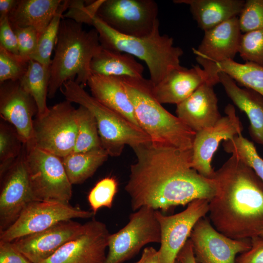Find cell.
<instances>
[{"label": "cell", "instance_id": "obj_1", "mask_svg": "<svg viewBox=\"0 0 263 263\" xmlns=\"http://www.w3.org/2000/svg\"><path fill=\"white\" fill-rule=\"evenodd\" d=\"M136 160L130 167L125 190L133 211L146 207L166 212L216 192L212 179L192 168V150L150 142L132 148Z\"/></svg>", "mask_w": 263, "mask_h": 263}, {"label": "cell", "instance_id": "obj_2", "mask_svg": "<svg viewBox=\"0 0 263 263\" xmlns=\"http://www.w3.org/2000/svg\"><path fill=\"white\" fill-rule=\"evenodd\" d=\"M211 179L216 192L208 218L213 227L235 240L258 236L263 230V182L252 169L231 154Z\"/></svg>", "mask_w": 263, "mask_h": 263}, {"label": "cell", "instance_id": "obj_3", "mask_svg": "<svg viewBox=\"0 0 263 263\" xmlns=\"http://www.w3.org/2000/svg\"><path fill=\"white\" fill-rule=\"evenodd\" d=\"M100 47L98 34L94 28L87 31L81 23L63 18L50 67L48 97H54L69 80L83 87L86 86L92 75V60Z\"/></svg>", "mask_w": 263, "mask_h": 263}, {"label": "cell", "instance_id": "obj_4", "mask_svg": "<svg viewBox=\"0 0 263 263\" xmlns=\"http://www.w3.org/2000/svg\"><path fill=\"white\" fill-rule=\"evenodd\" d=\"M89 24L97 31L103 48L127 53L144 61L153 85L161 82L173 70L182 67L180 62L184 53L182 49L174 46L172 37L160 34L159 21L150 34L143 37L121 34L96 15L91 18Z\"/></svg>", "mask_w": 263, "mask_h": 263}, {"label": "cell", "instance_id": "obj_5", "mask_svg": "<svg viewBox=\"0 0 263 263\" xmlns=\"http://www.w3.org/2000/svg\"><path fill=\"white\" fill-rule=\"evenodd\" d=\"M121 78L140 127L151 142L192 149L195 132L162 106L153 94L150 80L143 77Z\"/></svg>", "mask_w": 263, "mask_h": 263}, {"label": "cell", "instance_id": "obj_6", "mask_svg": "<svg viewBox=\"0 0 263 263\" xmlns=\"http://www.w3.org/2000/svg\"><path fill=\"white\" fill-rule=\"evenodd\" d=\"M59 90L66 100L84 106L93 114L102 148L109 156H119L127 145L132 148L151 142L141 129L100 103L74 81L66 82Z\"/></svg>", "mask_w": 263, "mask_h": 263}, {"label": "cell", "instance_id": "obj_7", "mask_svg": "<svg viewBox=\"0 0 263 263\" xmlns=\"http://www.w3.org/2000/svg\"><path fill=\"white\" fill-rule=\"evenodd\" d=\"M23 153L35 201L69 203L72 185L62 159L30 143L24 144Z\"/></svg>", "mask_w": 263, "mask_h": 263}, {"label": "cell", "instance_id": "obj_8", "mask_svg": "<svg viewBox=\"0 0 263 263\" xmlns=\"http://www.w3.org/2000/svg\"><path fill=\"white\" fill-rule=\"evenodd\" d=\"M77 133L76 109L66 100L36 116L29 143L62 158L73 151Z\"/></svg>", "mask_w": 263, "mask_h": 263}, {"label": "cell", "instance_id": "obj_9", "mask_svg": "<svg viewBox=\"0 0 263 263\" xmlns=\"http://www.w3.org/2000/svg\"><path fill=\"white\" fill-rule=\"evenodd\" d=\"M155 211L144 207L133 211L125 226L110 234L109 251L104 263H123L135 255L144 245L160 243L161 230Z\"/></svg>", "mask_w": 263, "mask_h": 263}, {"label": "cell", "instance_id": "obj_10", "mask_svg": "<svg viewBox=\"0 0 263 263\" xmlns=\"http://www.w3.org/2000/svg\"><path fill=\"white\" fill-rule=\"evenodd\" d=\"M158 6L153 0H102L96 15L116 32L128 36L150 34L156 23Z\"/></svg>", "mask_w": 263, "mask_h": 263}, {"label": "cell", "instance_id": "obj_11", "mask_svg": "<svg viewBox=\"0 0 263 263\" xmlns=\"http://www.w3.org/2000/svg\"><path fill=\"white\" fill-rule=\"evenodd\" d=\"M94 215L92 211L73 207L69 203L33 201L26 206L11 226L0 232V240L12 242L44 230L61 222L74 218L87 219Z\"/></svg>", "mask_w": 263, "mask_h": 263}, {"label": "cell", "instance_id": "obj_12", "mask_svg": "<svg viewBox=\"0 0 263 263\" xmlns=\"http://www.w3.org/2000/svg\"><path fill=\"white\" fill-rule=\"evenodd\" d=\"M197 48H193L196 61L202 66L207 83L214 86L219 83L215 72L216 63L233 59L239 52L242 36L238 17L233 18L206 30Z\"/></svg>", "mask_w": 263, "mask_h": 263}, {"label": "cell", "instance_id": "obj_13", "mask_svg": "<svg viewBox=\"0 0 263 263\" xmlns=\"http://www.w3.org/2000/svg\"><path fill=\"white\" fill-rule=\"evenodd\" d=\"M208 202L207 199L194 200L184 210L170 216L156 210L161 230V245L158 250L160 263H175L194 225L208 213Z\"/></svg>", "mask_w": 263, "mask_h": 263}, {"label": "cell", "instance_id": "obj_14", "mask_svg": "<svg viewBox=\"0 0 263 263\" xmlns=\"http://www.w3.org/2000/svg\"><path fill=\"white\" fill-rule=\"evenodd\" d=\"M189 240L197 263H236L237 254L251 247L250 239L230 238L217 231L206 217L195 224Z\"/></svg>", "mask_w": 263, "mask_h": 263}, {"label": "cell", "instance_id": "obj_15", "mask_svg": "<svg viewBox=\"0 0 263 263\" xmlns=\"http://www.w3.org/2000/svg\"><path fill=\"white\" fill-rule=\"evenodd\" d=\"M111 233L106 225L93 219L81 231L41 263H104Z\"/></svg>", "mask_w": 263, "mask_h": 263}, {"label": "cell", "instance_id": "obj_16", "mask_svg": "<svg viewBox=\"0 0 263 263\" xmlns=\"http://www.w3.org/2000/svg\"><path fill=\"white\" fill-rule=\"evenodd\" d=\"M222 116L212 127L195 133L192 145V168L202 176L211 179L215 170L212 167L213 156L222 141L242 134L243 126L234 107L228 104Z\"/></svg>", "mask_w": 263, "mask_h": 263}, {"label": "cell", "instance_id": "obj_17", "mask_svg": "<svg viewBox=\"0 0 263 263\" xmlns=\"http://www.w3.org/2000/svg\"><path fill=\"white\" fill-rule=\"evenodd\" d=\"M0 232L11 226L26 206L35 201L21 154L0 177Z\"/></svg>", "mask_w": 263, "mask_h": 263}, {"label": "cell", "instance_id": "obj_18", "mask_svg": "<svg viewBox=\"0 0 263 263\" xmlns=\"http://www.w3.org/2000/svg\"><path fill=\"white\" fill-rule=\"evenodd\" d=\"M37 113L35 101L19 80L0 83V117L14 127L24 144L32 140L33 116Z\"/></svg>", "mask_w": 263, "mask_h": 263}, {"label": "cell", "instance_id": "obj_19", "mask_svg": "<svg viewBox=\"0 0 263 263\" xmlns=\"http://www.w3.org/2000/svg\"><path fill=\"white\" fill-rule=\"evenodd\" d=\"M83 224L72 221L58 223L42 231L19 238L15 247L32 263H41L76 236Z\"/></svg>", "mask_w": 263, "mask_h": 263}, {"label": "cell", "instance_id": "obj_20", "mask_svg": "<svg viewBox=\"0 0 263 263\" xmlns=\"http://www.w3.org/2000/svg\"><path fill=\"white\" fill-rule=\"evenodd\" d=\"M176 116L195 133L214 125L222 117L213 86L206 82L176 105Z\"/></svg>", "mask_w": 263, "mask_h": 263}, {"label": "cell", "instance_id": "obj_21", "mask_svg": "<svg viewBox=\"0 0 263 263\" xmlns=\"http://www.w3.org/2000/svg\"><path fill=\"white\" fill-rule=\"evenodd\" d=\"M207 80L205 72L199 65L190 69L182 67L172 71L157 84H152V92L161 104L177 105Z\"/></svg>", "mask_w": 263, "mask_h": 263}, {"label": "cell", "instance_id": "obj_22", "mask_svg": "<svg viewBox=\"0 0 263 263\" xmlns=\"http://www.w3.org/2000/svg\"><path fill=\"white\" fill-rule=\"evenodd\" d=\"M218 76L228 97L247 116L251 138L263 147V96L252 90L239 87L224 72H220Z\"/></svg>", "mask_w": 263, "mask_h": 263}, {"label": "cell", "instance_id": "obj_23", "mask_svg": "<svg viewBox=\"0 0 263 263\" xmlns=\"http://www.w3.org/2000/svg\"><path fill=\"white\" fill-rule=\"evenodd\" d=\"M87 85L98 102L141 129L121 77L92 74Z\"/></svg>", "mask_w": 263, "mask_h": 263}, {"label": "cell", "instance_id": "obj_24", "mask_svg": "<svg viewBox=\"0 0 263 263\" xmlns=\"http://www.w3.org/2000/svg\"><path fill=\"white\" fill-rule=\"evenodd\" d=\"M188 5L198 26L204 31L239 15L244 0H174Z\"/></svg>", "mask_w": 263, "mask_h": 263}, {"label": "cell", "instance_id": "obj_25", "mask_svg": "<svg viewBox=\"0 0 263 263\" xmlns=\"http://www.w3.org/2000/svg\"><path fill=\"white\" fill-rule=\"evenodd\" d=\"M61 0H18L8 15L12 28L31 27L40 35L48 26Z\"/></svg>", "mask_w": 263, "mask_h": 263}, {"label": "cell", "instance_id": "obj_26", "mask_svg": "<svg viewBox=\"0 0 263 263\" xmlns=\"http://www.w3.org/2000/svg\"><path fill=\"white\" fill-rule=\"evenodd\" d=\"M90 69L93 75L132 78L142 77L144 70L133 56L101 46L92 60Z\"/></svg>", "mask_w": 263, "mask_h": 263}, {"label": "cell", "instance_id": "obj_27", "mask_svg": "<svg viewBox=\"0 0 263 263\" xmlns=\"http://www.w3.org/2000/svg\"><path fill=\"white\" fill-rule=\"evenodd\" d=\"M108 156L102 148L85 152H72L61 159L70 183L75 185L93 176Z\"/></svg>", "mask_w": 263, "mask_h": 263}, {"label": "cell", "instance_id": "obj_28", "mask_svg": "<svg viewBox=\"0 0 263 263\" xmlns=\"http://www.w3.org/2000/svg\"><path fill=\"white\" fill-rule=\"evenodd\" d=\"M50 67L31 59L26 73L19 80L21 87L36 102L38 109L36 116L41 115L49 110L46 99L50 80Z\"/></svg>", "mask_w": 263, "mask_h": 263}, {"label": "cell", "instance_id": "obj_29", "mask_svg": "<svg viewBox=\"0 0 263 263\" xmlns=\"http://www.w3.org/2000/svg\"><path fill=\"white\" fill-rule=\"evenodd\" d=\"M217 75L224 72L236 82L263 96V67L253 63H240L233 59L217 63L215 66Z\"/></svg>", "mask_w": 263, "mask_h": 263}, {"label": "cell", "instance_id": "obj_30", "mask_svg": "<svg viewBox=\"0 0 263 263\" xmlns=\"http://www.w3.org/2000/svg\"><path fill=\"white\" fill-rule=\"evenodd\" d=\"M77 133L72 152H85L102 148L97 124L93 114L79 105L76 109Z\"/></svg>", "mask_w": 263, "mask_h": 263}, {"label": "cell", "instance_id": "obj_31", "mask_svg": "<svg viewBox=\"0 0 263 263\" xmlns=\"http://www.w3.org/2000/svg\"><path fill=\"white\" fill-rule=\"evenodd\" d=\"M70 0H62L53 19L40 35L35 53L31 59L50 66L53 50L55 49L63 13L69 7Z\"/></svg>", "mask_w": 263, "mask_h": 263}, {"label": "cell", "instance_id": "obj_32", "mask_svg": "<svg viewBox=\"0 0 263 263\" xmlns=\"http://www.w3.org/2000/svg\"><path fill=\"white\" fill-rule=\"evenodd\" d=\"M24 144L14 127L1 120L0 123V176L21 154Z\"/></svg>", "mask_w": 263, "mask_h": 263}, {"label": "cell", "instance_id": "obj_33", "mask_svg": "<svg viewBox=\"0 0 263 263\" xmlns=\"http://www.w3.org/2000/svg\"><path fill=\"white\" fill-rule=\"evenodd\" d=\"M223 146L225 152L235 155L251 168L263 182V159L252 142L242 134L224 141Z\"/></svg>", "mask_w": 263, "mask_h": 263}, {"label": "cell", "instance_id": "obj_34", "mask_svg": "<svg viewBox=\"0 0 263 263\" xmlns=\"http://www.w3.org/2000/svg\"><path fill=\"white\" fill-rule=\"evenodd\" d=\"M117 186L115 178L107 177L98 181L91 190L88 200L94 214L102 207H112Z\"/></svg>", "mask_w": 263, "mask_h": 263}, {"label": "cell", "instance_id": "obj_35", "mask_svg": "<svg viewBox=\"0 0 263 263\" xmlns=\"http://www.w3.org/2000/svg\"><path fill=\"white\" fill-rule=\"evenodd\" d=\"M238 53L246 62L263 67V28L242 34Z\"/></svg>", "mask_w": 263, "mask_h": 263}, {"label": "cell", "instance_id": "obj_36", "mask_svg": "<svg viewBox=\"0 0 263 263\" xmlns=\"http://www.w3.org/2000/svg\"><path fill=\"white\" fill-rule=\"evenodd\" d=\"M29 61L0 46V83L20 80L27 70Z\"/></svg>", "mask_w": 263, "mask_h": 263}, {"label": "cell", "instance_id": "obj_37", "mask_svg": "<svg viewBox=\"0 0 263 263\" xmlns=\"http://www.w3.org/2000/svg\"><path fill=\"white\" fill-rule=\"evenodd\" d=\"M239 16V24L242 33L263 29V0H245Z\"/></svg>", "mask_w": 263, "mask_h": 263}, {"label": "cell", "instance_id": "obj_38", "mask_svg": "<svg viewBox=\"0 0 263 263\" xmlns=\"http://www.w3.org/2000/svg\"><path fill=\"white\" fill-rule=\"evenodd\" d=\"M17 38L19 56L27 60H31L35 53L40 35L31 27L13 28Z\"/></svg>", "mask_w": 263, "mask_h": 263}, {"label": "cell", "instance_id": "obj_39", "mask_svg": "<svg viewBox=\"0 0 263 263\" xmlns=\"http://www.w3.org/2000/svg\"><path fill=\"white\" fill-rule=\"evenodd\" d=\"M0 46L16 55H19L17 37L8 17L0 20Z\"/></svg>", "mask_w": 263, "mask_h": 263}, {"label": "cell", "instance_id": "obj_40", "mask_svg": "<svg viewBox=\"0 0 263 263\" xmlns=\"http://www.w3.org/2000/svg\"><path fill=\"white\" fill-rule=\"evenodd\" d=\"M250 240V248L241 253L236 263H263V237L256 236Z\"/></svg>", "mask_w": 263, "mask_h": 263}, {"label": "cell", "instance_id": "obj_41", "mask_svg": "<svg viewBox=\"0 0 263 263\" xmlns=\"http://www.w3.org/2000/svg\"><path fill=\"white\" fill-rule=\"evenodd\" d=\"M0 263H32L12 242L0 240Z\"/></svg>", "mask_w": 263, "mask_h": 263}, {"label": "cell", "instance_id": "obj_42", "mask_svg": "<svg viewBox=\"0 0 263 263\" xmlns=\"http://www.w3.org/2000/svg\"><path fill=\"white\" fill-rule=\"evenodd\" d=\"M180 263H197L194 256L192 243L188 239L179 252L177 259Z\"/></svg>", "mask_w": 263, "mask_h": 263}, {"label": "cell", "instance_id": "obj_43", "mask_svg": "<svg viewBox=\"0 0 263 263\" xmlns=\"http://www.w3.org/2000/svg\"><path fill=\"white\" fill-rule=\"evenodd\" d=\"M134 263H160L158 250L152 246L145 247L140 259Z\"/></svg>", "mask_w": 263, "mask_h": 263}, {"label": "cell", "instance_id": "obj_44", "mask_svg": "<svg viewBox=\"0 0 263 263\" xmlns=\"http://www.w3.org/2000/svg\"><path fill=\"white\" fill-rule=\"evenodd\" d=\"M17 1V0H0V20L8 17Z\"/></svg>", "mask_w": 263, "mask_h": 263}, {"label": "cell", "instance_id": "obj_45", "mask_svg": "<svg viewBox=\"0 0 263 263\" xmlns=\"http://www.w3.org/2000/svg\"><path fill=\"white\" fill-rule=\"evenodd\" d=\"M258 236L263 237V230L259 234Z\"/></svg>", "mask_w": 263, "mask_h": 263}, {"label": "cell", "instance_id": "obj_46", "mask_svg": "<svg viewBox=\"0 0 263 263\" xmlns=\"http://www.w3.org/2000/svg\"><path fill=\"white\" fill-rule=\"evenodd\" d=\"M175 263H180L179 262V261L178 260H177L176 259V260Z\"/></svg>", "mask_w": 263, "mask_h": 263}]
</instances>
